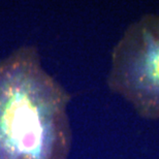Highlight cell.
I'll list each match as a JSON object with an SVG mask.
<instances>
[{
    "instance_id": "cell-1",
    "label": "cell",
    "mask_w": 159,
    "mask_h": 159,
    "mask_svg": "<svg viewBox=\"0 0 159 159\" xmlns=\"http://www.w3.org/2000/svg\"><path fill=\"white\" fill-rule=\"evenodd\" d=\"M70 94L33 46L0 60V159H68Z\"/></svg>"
},
{
    "instance_id": "cell-2",
    "label": "cell",
    "mask_w": 159,
    "mask_h": 159,
    "mask_svg": "<svg viewBox=\"0 0 159 159\" xmlns=\"http://www.w3.org/2000/svg\"><path fill=\"white\" fill-rule=\"evenodd\" d=\"M107 87L139 117L159 120V15L132 21L111 53Z\"/></svg>"
}]
</instances>
